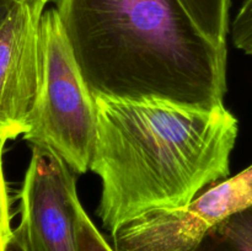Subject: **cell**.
Masks as SVG:
<instances>
[{"label":"cell","mask_w":252,"mask_h":251,"mask_svg":"<svg viewBox=\"0 0 252 251\" xmlns=\"http://www.w3.org/2000/svg\"><path fill=\"white\" fill-rule=\"evenodd\" d=\"M16 1H24V2H36V4H43L47 5L48 2L54 1V0H16Z\"/></svg>","instance_id":"cell-14"},{"label":"cell","mask_w":252,"mask_h":251,"mask_svg":"<svg viewBox=\"0 0 252 251\" xmlns=\"http://www.w3.org/2000/svg\"><path fill=\"white\" fill-rule=\"evenodd\" d=\"M46 5L15 1L0 26V125L19 135L36 98L39 33Z\"/></svg>","instance_id":"cell-6"},{"label":"cell","mask_w":252,"mask_h":251,"mask_svg":"<svg viewBox=\"0 0 252 251\" xmlns=\"http://www.w3.org/2000/svg\"><path fill=\"white\" fill-rule=\"evenodd\" d=\"M31 148L14 236L25 251H78L76 224L83 206L74 171L56 153Z\"/></svg>","instance_id":"cell-5"},{"label":"cell","mask_w":252,"mask_h":251,"mask_svg":"<svg viewBox=\"0 0 252 251\" xmlns=\"http://www.w3.org/2000/svg\"><path fill=\"white\" fill-rule=\"evenodd\" d=\"M234 46L252 57V0H245L241 5L231 27Z\"/></svg>","instance_id":"cell-11"},{"label":"cell","mask_w":252,"mask_h":251,"mask_svg":"<svg viewBox=\"0 0 252 251\" xmlns=\"http://www.w3.org/2000/svg\"><path fill=\"white\" fill-rule=\"evenodd\" d=\"M94 97L90 170L101 179L97 214L111 234L148 212L186 206L230 175L239 122L224 105Z\"/></svg>","instance_id":"cell-1"},{"label":"cell","mask_w":252,"mask_h":251,"mask_svg":"<svg viewBox=\"0 0 252 251\" xmlns=\"http://www.w3.org/2000/svg\"><path fill=\"white\" fill-rule=\"evenodd\" d=\"M202 33L226 48L230 0H179Z\"/></svg>","instance_id":"cell-8"},{"label":"cell","mask_w":252,"mask_h":251,"mask_svg":"<svg viewBox=\"0 0 252 251\" xmlns=\"http://www.w3.org/2000/svg\"><path fill=\"white\" fill-rule=\"evenodd\" d=\"M19 137L15 130L6 126L0 125V251H6L14 230L11 229V214H10L9 192L5 182L4 169H2V154L7 140Z\"/></svg>","instance_id":"cell-9"},{"label":"cell","mask_w":252,"mask_h":251,"mask_svg":"<svg viewBox=\"0 0 252 251\" xmlns=\"http://www.w3.org/2000/svg\"><path fill=\"white\" fill-rule=\"evenodd\" d=\"M252 204V164L179 208L155 209L113 231L115 251H193L207 231Z\"/></svg>","instance_id":"cell-4"},{"label":"cell","mask_w":252,"mask_h":251,"mask_svg":"<svg viewBox=\"0 0 252 251\" xmlns=\"http://www.w3.org/2000/svg\"><path fill=\"white\" fill-rule=\"evenodd\" d=\"M76 243L78 251H115L97 230L84 208L80 209L78 216Z\"/></svg>","instance_id":"cell-10"},{"label":"cell","mask_w":252,"mask_h":251,"mask_svg":"<svg viewBox=\"0 0 252 251\" xmlns=\"http://www.w3.org/2000/svg\"><path fill=\"white\" fill-rule=\"evenodd\" d=\"M94 95L224 105L226 48L196 26L179 0H54Z\"/></svg>","instance_id":"cell-2"},{"label":"cell","mask_w":252,"mask_h":251,"mask_svg":"<svg viewBox=\"0 0 252 251\" xmlns=\"http://www.w3.org/2000/svg\"><path fill=\"white\" fill-rule=\"evenodd\" d=\"M97 127L95 97L84 80L56 9L43 12L39 81L22 135L56 153L75 174L90 170Z\"/></svg>","instance_id":"cell-3"},{"label":"cell","mask_w":252,"mask_h":251,"mask_svg":"<svg viewBox=\"0 0 252 251\" xmlns=\"http://www.w3.org/2000/svg\"><path fill=\"white\" fill-rule=\"evenodd\" d=\"M15 1L16 0H0V26L4 22L5 17L7 16V14H9L10 9L12 7Z\"/></svg>","instance_id":"cell-12"},{"label":"cell","mask_w":252,"mask_h":251,"mask_svg":"<svg viewBox=\"0 0 252 251\" xmlns=\"http://www.w3.org/2000/svg\"><path fill=\"white\" fill-rule=\"evenodd\" d=\"M6 251H25V250H24V248L21 246V244L16 240V238H15V236H12V239H11V241H10L9 246H7Z\"/></svg>","instance_id":"cell-13"},{"label":"cell","mask_w":252,"mask_h":251,"mask_svg":"<svg viewBox=\"0 0 252 251\" xmlns=\"http://www.w3.org/2000/svg\"><path fill=\"white\" fill-rule=\"evenodd\" d=\"M193 251H252V204L209 229Z\"/></svg>","instance_id":"cell-7"}]
</instances>
